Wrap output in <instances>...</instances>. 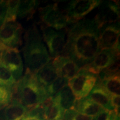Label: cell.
Returning <instances> with one entry per match:
<instances>
[{"label":"cell","mask_w":120,"mask_h":120,"mask_svg":"<svg viewBox=\"0 0 120 120\" xmlns=\"http://www.w3.org/2000/svg\"><path fill=\"white\" fill-rule=\"evenodd\" d=\"M99 28L94 19H82L71 24L61 55L72 60L80 68L88 65L101 50Z\"/></svg>","instance_id":"6da1fadb"},{"label":"cell","mask_w":120,"mask_h":120,"mask_svg":"<svg viewBox=\"0 0 120 120\" xmlns=\"http://www.w3.org/2000/svg\"><path fill=\"white\" fill-rule=\"evenodd\" d=\"M22 50L26 70L32 74L51 61L47 47L35 24L31 25L26 31Z\"/></svg>","instance_id":"7a4b0ae2"},{"label":"cell","mask_w":120,"mask_h":120,"mask_svg":"<svg viewBox=\"0 0 120 120\" xmlns=\"http://www.w3.org/2000/svg\"><path fill=\"white\" fill-rule=\"evenodd\" d=\"M16 88L20 102L28 109L41 105L49 98L44 87L27 70L17 82Z\"/></svg>","instance_id":"3957f363"},{"label":"cell","mask_w":120,"mask_h":120,"mask_svg":"<svg viewBox=\"0 0 120 120\" xmlns=\"http://www.w3.org/2000/svg\"><path fill=\"white\" fill-rule=\"evenodd\" d=\"M98 75L81 68L77 74L68 81V86L79 100L87 97L96 83Z\"/></svg>","instance_id":"277c9868"},{"label":"cell","mask_w":120,"mask_h":120,"mask_svg":"<svg viewBox=\"0 0 120 120\" xmlns=\"http://www.w3.org/2000/svg\"><path fill=\"white\" fill-rule=\"evenodd\" d=\"M100 0H73L69 1L64 12L66 16L68 25L82 19L92 10L98 7Z\"/></svg>","instance_id":"5b68a950"},{"label":"cell","mask_w":120,"mask_h":120,"mask_svg":"<svg viewBox=\"0 0 120 120\" xmlns=\"http://www.w3.org/2000/svg\"><path fill=\"white\" fill-rule=\"evenodd\" d=\"M44 42L47 47V51L51 58H55L61 55L65 46L66 33L62 30H56L49 27L42 29Z\"/></svg>","instance_id":"8992f818"},{"label":"cell","mask_w":120,"mask_h":120,"mask_svg":"<svg viewBox=\"0 0 120 120\" xmlns=\"http://www.w3.org/2000/svg\"><path fill=\"white\" fill-rule=\"evenodd\" d=\"M120 21L102 25L99 28V43L101 49L120 52Z\"/></svg>","instance_id":"52a82bcc"},{"label":"cell","mask_w":120,"mask_h":120,"mask_svg":"<svg viewBox=\"0 0 120 120\" xmlns=\"http://www.w3.org/2000/svg\"><path fill=\"white\" fill-rule=\"evenodd\" d=\"M40 16L41 20L47 27L56 30L65 28L68 25L65 13L58 8L56 4H51L40 10Z\"/></svg>","instance_id":"ba28073f"},{"label":"cell","mask_w":120,"mask_h":120,"mask_svg":"<svg viewBox=\"0 0 120 120\" xmlns=\"http://www.w3.org/2000/svg\"><path fill=\"white\" fill-rule=\"evenodd\" d=\"M1 61L11 71L13 77L18 81L23 76V62L19 49L9 48L0 43Z\"/></svg>","instance_id":"9c48e42d"},{"label":"cell","mask_w":120,"mask_h":120,"mask_svg":"<svg viewBox=\"0 0 120 120\" xmlns=\"http://www.w3.org/2000/svg\"><path fill=\"white\" fill-rule=\"evenodd\" d=\"M22 27L16 21L5 22L0 27V43L5 47L17 49L21 42Z\"/></svg>","instance_id":"30bf717a"},{"label":"cell","mask_w":120,"mask_h":120,"mask_svg":"<svg viewBox=\"0 0 120 120\" xmlns=\"http://www.w3.org/2000/svg\"><path fill=\"white\" fill-rule=\"evenodd\" d=\"M119 52L111 49H101L92 62L84 68L98 75L119 61Z\"/></svg>","instance_id":"8fae6325"},{"label":"cell","mask_w":120,"mask_h":120,"mask_svg":"<svg viewBox=\"0 0 120 120\" xmlns=\"http://www.w3.org/2000/svg\"><path fill=\"white\" fill-rule=\"evenodd\" d=\"M120 13L119 6L116 2L112 1H102L94 19L100 27L104 24L113 23L119 21Z\"/></svg>","instance_id":"7c38bea8"},{"label":"cell","mask_w":120,"mask_h":120,"mask_svg":"<svg viewBox=\"0 0 120 120\" xmlns=\"http://www.w3.org/2000/svg\"><path fill=\"white\" fill-rule=\"evenodd\" d=\"M52 64L56 69L58 77L65 78L68 80L74 77L80 70L72 60L62 55L54 58Z\"/></svg>","instance_id":"4fadbf2b"},{"label":"cell","mask_w":120,"mask_h":120,"mask_svg":"<svg viewBox=\"0 0 120 120\" xmlns=\"http://www.w3.org/2000/svg\"><path fill=\"white\" fill-rule=\"evenodd\" d=\"M86 97L106 110L115 111V108L112 104L111 95L100 85L97 81L95 86Z\"/></svg>","instance_id":"5bb4252c"},{"label":"cell","mask_w":120,"mask_h":120,"mask_svg":"<svg viewBox=\"0 0 120 120\" xmlns=\"http://www.w3.org/2000/svg\"><path fill=\"white\" fill-rule=\"evenodd\" d=\"M28 112V109L17 99L4 107L1 114L2 120H22Z\"/></svg>","instance_id":"9a60e30c"},{"label":"cell","mask_w":120,"mask_h":120,"mask_svg":"<svg viewBox=\"0 0 120 120\" xmlns=\"http://www.w3.org/2000/svg\"><path fill=\"white\" fill-rule=\"evenodd\" d=\"M43 120H62L65 111L50 98L40 105Z\"/></svg>","instance_id":"2e32d148"},{"label":"cell","mask_w":120,"mask_h":120,"mask_svg":"<svg viewBox=\"0 0 120 120\" xmlns=\"http://www.w3.org/2000/svg\"><path fill=\"white\" fill-rule=\"evenodd\" d=\"M34 75L38 83L44 87L51 83L58 77L52 60L41 67Z\"/></svg>","instance_id":"e0dca14e"},{"label":"cell","mask_w":120,"mask_h":120,"mask_svg":"<svg viewBox=\"0 0 120 120\" xmlns=\"http://www.w3.org/2000/svg\"><path fill=\"white\" fill-rule=\"evenodd\" d=\"M51 100L60 105L64 111L73 109L76 98L68 85L57 93Z\"/></svg>","instance_id":"ac0fdd59"},{"label":"cell","mask_w":120,"mask_h":120,"mask_svg":"<svg viewBox=\"0 0 120 120\" xmlns=\"http://www.w3.org/2000/svg\"><path fill=\"white\" fill-rule=\"evenodd\" d=\"M73 109L79 113L92 117L105 109L86 97L76 100Z\"/></svg>","instance_id":"d6986e66"},{"label":"cell","mask_w":120,"mask_h":120,"mask_svg":"<svg viewBox=\"0 0 120 120\" xmlns=\"http://www.w3.org/2000/svg\"><path fill=\"white\" fill-rule=\"evenodd\" d=\"M97 81L111 95L120 96V75L109 76L101 79L97 77Z\"/></svg>","instance_id":"ffe728a7"},{"label":"cell","mask_w":120,"mask_h":120,"mask_svg":"<svg viewBox=\"0 0 120 120\" xmlns=\"http://www.w3.org/2000/svg\"><path fill=\"white\" fill-rule=\"evenodd\" d=\"M17 81L6 66L0 61V85L11 90L16 89Z\"/></svg>","instance_id":"44dd1931"},{"label":"cell","mask_w":120,"mask_h":120,"mask_svg":"<svg viewBox=\"0 0 120 120\" xmlns=\"http://www.w3.org/2000/svg\"><path fill=\"white\" fill-rule=\"evenodd\" d=\"M40 2L36 0L19 1L17 11V16L21 19L29 17L38 7Z\"/></svg>","instance_id":"7402d4cb"},{"label":"cell","mask_w":120,"mask_h":120,"mask_svg":"<svg viewBox=\"0 0 120 120\" xmlns=\"http://www.w3.org/2000/svg\"><path fill=\"white\" fill-rule=\"evenodd\" d=\"M69 80L65 78L57 77L51 83L45 87V90L49 98H51L56 94L58 91L68 85Z\"/></svg>","instance_id":"603a6c76"},{"label":"cell","mask_w":120,"mask_h":120,"mask_svg":"<svg viewBox=\"0 0 120 120\" xmlns=\"http://www.w3.org/2000/svg\"><path fill=\"white\" fill-rule=\"evenodd\" d=\"M19 1H7V10L4 22H15L17 17Z\"/></svg>","instance_id":"cb8c5ba5"},{"label":"cell","mask_w":120,"mask_h":120,"mask_svg":"<svg viewBox=\"0 0 120 120\" xmlns=\"http://www.w3.org/2000/svg\"><path fill=\"white\" fill-rule=\"evenodd\" d=\"M13 94L11 90L0 85V109L5 107L11 102Z\"/></svg>","instance_id":"d4e9b609"},{"label":"cell","mask_w":120,"mask_h":120,"mask_svg":"<svg viewBox=\"0 0 120 120\" xmlns=\"http://www.w3.org/2000/svg\"><path fill=\"white\" fill-rule=\"evenodd\" d=\"M62 120H93V117L79 113L73 109H70L64 111Z\"/></svg>","instance_id":"484cf974"},{"label":"cell","mask_w":120,"mask_h":120,"mask_svg":"<svg viewBox=\"0 0 120 120\" xmlns=\"http://www.w3.org/2000/svg\"><path fill=\"white\" fill-rule=\"evenodd\" d=\"M22 120H43L41 115L40 105L34 107L30 112H27Z\"/></svg>","instance_id":"4316f807"},{"label":"cell","mask_w":120,"mask_h":120,"mask_svg":"<svg viewBox=\"0 0 120 120\" xmlns=\"http://www.w3.org/2000/svg\"><path fill=\"white\" fill-rule=\"evenodd\" d=\"M113 111L104 109L102 111L93 117V120H111Z\"/></svg>","instance_id":"83f0119b"},{"label":"cell","mask_w":120,"mask_h":120,"mask_svg":"<svg viewBox=\"0 0 120 120\" xmlns=\"http://www.w3.org/2000/svg\"><path fill=\"white\" fill-rule=\"evenodd\" d=\"M7 10V1H0V27L4 23Z\"/></svg>","instance_id":"f1b7e54d"},{"label":"cell","mask_w":120,"mask_h":120,"mask_svg":"<svg viewBox=\"0 0 120 120\" xmlns=\"http://www.w3.org/2000/svg\"><path fill=\"white\" fill-rule=\"evenodd\" d=\"M112 104L115 108V111L119 113L120 110V96L111 95Z\"/></svg>","instance_id":"f546056e"},{"label":"cell","mask_w":120,"mask_h":120,"mask_svg":"<svg viewBox=\"0 0 120 120\" xmlns=\"http://www.w3.org/2000/svg\"><path fill=\"white\" fill-rule=\"evenodd\" d=\"M111 120H120L119 113H117V112L115 111H113Z\"/></svg>","instance_id":"4dcf8cb0"},{"label":"cell","mask_w":120,"mask_h":120,"mask_svg":"<svg viewBox=\"0 0 120 120\" xmlns=\"http://www.w3.org/2000/svg\"><path fill=\"white\" fill-rule=\"evenodd\" d=\"M0 61H1V47H0Z\"/></svg>","instance_id":"1f68e13d"}]
</instances>
